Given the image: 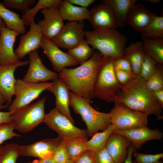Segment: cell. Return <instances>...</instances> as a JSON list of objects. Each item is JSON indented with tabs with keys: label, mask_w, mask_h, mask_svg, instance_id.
<instances>
[{
	"label": "cell",
	"mask_w": 163,
	"mask_h": 163,
	"mask_svg": "<svg viewBox=\"0 0 163 163\" xmlns=\"http://www.w3.org/2000/svg\"><path fill=\"white\" fill-rule=\"evenodd\" d=\"M114 102L116 105L148 115L153 114L158 119H163V108L146 81L139 75L122 85Z\"/></svg>",
	"instance_id": "cell-1"
},
{
	"label": "cell",
	"mask_w": 163,
	"mask_h": 163,
	"mask_svg": "<svg viewBox=\"0 0 163 163\" xmlns=\"http://www.w3.org/2000/svg\"><path fill=\"white\" fill-rule=\"evenodd\" d=\"M103 57L95 51L89 59L79 66L64 69L59 73V78L71 92L90 102L95 97L94 87Z\"/></svg>",
	"instance_id": "cell-2"
},
{
	"label": "cell",
	"mask_w": 163,
	"mask_h": 163,
	"mask_svg": "<svg viewBox=\"0 0 163 163\" xmlns=\"http://www.w3.org/2000/svg\"><path fill=\"white\" fill-rule=\"evenodd\" d=\"M85 40L93 49L103 56L116 59L123 57L127 39L116 29L85 31Z\"/></svg>",
	"instance_id": "cell-3"
},
{
	"label": "cell",
	"mask_w": 163,
	"mask_h": 163,
	"mask_svg": "<svg viewBox=\"0 0 163 163\" xmlns=\"http://www.w3.org/2000/svg\"><path fill=\"white\" fill-rule=\"evenodd\" d=\"M69 94L70 106L85 122L88 136H92L99 130L104 131L111 124L110 112H99L93 107L86 99L70 91Z\"/></svg>",
	"instance_id": "cell-4"
},
{
	"label": "cell",
	"mask_w": 163,
	"mask_h": 163,
	"mask_svg": "<svg viewBox=\"0 0 163 163\" xmlns=\"http://www.w3.org/2000/svg\"><path fill=\"white\" fill-rule=\"evenodd\" d=\"M114 59L103 56L94 87V97L107 102H114L122 86L115 74Z\"/></svg>",
	"instance_id": "cell-5"
},
{
	"label": "cell",
	"mask_w": 163,
	"mask_h": 163,
	"mask_svg": "<svg viewBox=\"0 0 163 163\" xmlns=\"http://www.w3.org/2000/svg\"><path fill=\"white\" fill-rule=\"evenodd\" d=\"M46 97L17 110L11 111L15 129L22 133H29L43 122L45 115Z\"/></svg>",
	"instance_id": "cell-6"
},
{
	"label": "cell",
	"mask_w": 163,
	"mask_h": 163,
	"mask_svg": "<svg viewBox=\"0 0 163 163\" xmlns=\"http://www.w3.org/2000/svg\"><path fill=\"white\" fill-rule=\"evenodd\" d=\"M43 122L56 132L58 137L62 140L67 141L76 138L88 140L86 130L75 126L56 107L45 114Z\"/></svg>",
	"instance_id": "cell-7"
},
{
	"label": "cell",
	"mask_w": 163,
	"mask_h": 163,
	"mask_svg": "<svg viewBox=\"0 0 163 163\" xmlns=\"http://www.w3.org/2000/svg\"><path fill=\"white\" fill-rule=\"evenodd\" d=\"M52 83L47 82H30L17 79L14 88L15 97L9 106L8 111H15L29 105L47 90Z\"/></svg>",
	"instance_id": "cell-8"
},
{
	"label": "cell",
	"mask_w": 163,
	"mask_h": 163,
	"mask_svg": "<svg viewBox=\"0 0 163 163\" xmlns=\"http://www.w3.org/2000/svg\"><path fill=\"white\" fill-rule=\"evenodd\" d=\"M110 123L114 130H125L147 126L148 116L115 105L110 112Z\"/></svg>",
	"instance_id": "cell-9"
},
{
	"label": "cell",
	"mask_w": 163,
	"mask_h": 163,
	"mask_svg": "<svg viewBox=\"0 0 163 163\" xmlns=\"http://www.w3.org/2000/svg\"><path fill=\"white\" fill-rule=\"evenodd\" d=\"M85 27L84 21H69L64 25L59 33L51 40L59 47L70 50L85 39Z\"/></svg>",
	"instance_id": "cell-10"
},
{
	"label": "cell",
	"mask_w": 163,
	"mask_h": 163,
	"mask_svg": "<svg viewBox=\"0 0 163 163\" xmlns=\"http://www.w3.org/2000/svg\"><path fill=\"white\" fill-rule=\"evenodd\" d=\"M88 20L94 30L116 29L118 28L114 11L105 0L91 8Z\"/></svg>",
	"instance_id": "cell-11"
},
{
	"label": "cell",
	"mask_w": 163,
	"mask_h": 163,
	"mask_svg": "<svg viewBox=\"0 0 163 163\" xmlns=\"http://www.w3.org/2000/svg\"><path fill=\"white\" fill-rule=\"evenodd\" d=\"M29 66L22 80L25 81L39 83L54 80L59 77V74L47 69L43 64L37 50L29 54Z\"/></svg>",
	"instance_id": "cell-12"
},
{
	"label": "cell",
	"mask_w": 163,
	"mask_h": 163,
	"mask_svg": "<svg viewBox=\"0 0 163 163\" xmlns=\"http://www.w3.org/2000/svg\"><path fill=\"white\" fill-rule=\"evenodd\" d=\"M40 47L50 61L53 70L59 73L67 67L75 66L78 64L67 53L61 50L51 40L43 37Z\"/></svg>",
	"instance_id": "cell-13"
},
{
	"label": "cell",
	"mask_w": 163,
	"mask_h": 163,
	"mask_svg": "<svg viewBox=\"0 0 163 163\" xmlns=\"http://www.w3.org/2000/svg\"><path fill=\"white\" fill-rule=\"evenodd\" d=\"M62 141L61 139L57 137L20 146V155L33 157L38 159L50 157L53 155Z\"/></svg>",
	"instance_id": "cell-14"
},
{
	"label": "cell",
	"mask_w": 163,
	"mask_h": 163,
	"mask_svg": "<svg viewBox=\"0 0 163 163\" xmlns=\"http://www.w3.org/2000/svg\"><path fill=\"white\" fill-rule=\"evenodd\" d=\"M29 63V60H27L20 61L15 64L0 65V93L8 105L11 103L12 97L15 95V85L17 81L14 76L15 70Z\"/></svg>",
	"instance_id": "cell-15"
},
{
	"label": "cell",
	"mask_w": 163,
	"mask_h": 163,
	"mask_svg": "<svg viewBox=\"0 0 163 163\" xmlns=\"http://www.w3.org/2000/svg\"><path fill=\"white\" fill-rule=\"evenodd\" d=\"M41 12L44 19L38 22L43 37L51 40L60 32L64 24L59 9L45 8Z\"/></svg>",
	"instance_id": "cell-16"
},
{
	"label": "cell",
	"mask_w": 163,
	"mask_h": 163,
	"mask_svg": "<svg viewBox=\"0 0 163 163\" xmlns=\"http://www.w3.org/2000/svg\"><path fill=\"white\" fill-rule=\"evenodd\" d=\"M30 26L28 31L21 36L19 45L14 50L15 54L19 59L40 47L43 37L41 30L34 21Z\"/></svg>",
	"instance_id": "cell-17"
},
{
	"label": "cell",
	"mask_w": 163,
	"mask_h": 163,
	"mask_svg": "<svg viewBox=\"0 0 163 163\" xmlns=\"http://www.w3.org/2000/svg\"><path fill=\"white\" fill-rule=\"evenodd\" d=\"M18 33L2 26L0 35V65L15 64L20 61L15 54L14 46Z\"/></svg>",
	"instance_id": "cell-18"
},
{
	"label": "cell",
	"mask_w": 163,
	"mask_h": 163,
	"mask_svg": "<svg viewBox=\"0 0 163 163\" xmlns=\"http://www.w3.org/2000/svg\"><path fill=\"white\" fill-rule=\"evenodd\" d=\"M113 132L126 137L136 149H139L147 141L152 140H161L163 137V133L159 129H152L147 126L125 130H114Z\"/></svg>",
	"instance_id": "cell-19"
},
{
	"label": "cell",
	"mask_w": 163,
	"mask_h": 163,
	"mask_svg": "<svg viewBox=\"0 0 163 163\" xmlns=\"http://www.w3.org/2000/svg\"><path fill=\"white\" fill-rule=\"evenodd\" d=\"M47 90L55 96V107L74 124L69 109L70 91L66 85L58 77L53 80Z\"/></svg>",
	"instance_id": "cell-20"
},
{
	"label": "cell",
	"mask_w": 163,
	"mask_h": 163,
	"mask_svg": "<svg viewBox=\"0 0 163 163\" xmlns=\"http://www.w3.org/2000/svg\"><path fill=\"white\" fill-rule=\"evenodd\" d=\"M130 144V141L126 137L113 132L105 148L116 163H124Z\"/></svg>",
	"instance_id": "cell-21"
},
{
	"label": "cell",
	"mask_w": 163,
	"mask_h": 163,
	"mask_svg": "<svg viewBox=\"0 0 163 163\" xmlns=\"http://www.w3.org/2000/svg\"><path fill=\"white\" fill-rule=\"evenodd\" d=\"M157 15L142 4H136L128 15L126 23L141 33Z\"/></svg>",
	"instance_id": "cell-22"
},
{
	"label": "cell",
	"mask_w": 163,
	"mask_h": 163,
	"mask_svg": "<svg viewBox=\"0 0 163 163\" xmlns=\"http://www.w3.org/2000/svg\"><path fill=\"white\" fill-rule=\"evenodd\" d=\"M145 55L142 42H134L125 47L123 57L129 61L132 72L134 75H139Z\"/></svg>",
	"instance_id": "cell-23"
},
{
	"label": "cell",
	"mask_w": 163,
	"mask_h": 163,
	"mask_svg": "<svg viewBox=\"0 0 163 163\" xmlns=\"http://www.w3.org/2000/svg\"><path fill=\"white\" fill-rule=\"evenodd\" d=\"M59 10L63 21H79L89 18V11L87 8L75 6L67 0L62 1Z\"/></svg>",
	"instance_id": "cell-24"
},
{
	"label": "cell",
	"mask_w": 163,
	"mask_h": 163,
	"mask_svg": "<svg viewBox=\"0 0 163 163\" xmlns=\"http://www.w3.org/2000/svg\"><path fill=\"white\" fill-rule=\"evenodd\" d=\"M0 17L7 28L22 35L25 34V26L20 15L6 8L0 1Z\"/></svg>",
	"instance_id": "cell-25"
},
{
	"label": "cell",
	"mask_w": 163,
	"mask_h": 163,
	"mask_svg": "<svg viewBox=\"0 0 163 163\" xmlns=\"http://www.w3.org/2000/svg\"><path fill=\"white\" fill-rule=\"evenodd\" d=\"M112 8L118 27L126 24L128 15L132 8L136 4V0H105Z\"/></svg>",
	"instance_id": "cell-26"
},
{
	"label": "cell",
	"mask_w": 163,
	"mask_h": 163,
	"mask_svg": "<svg viewBox=\"0 0 163 163\" xmlns=\"http://www.w3.org/2000/svg\"><path fill=\"white\" fill-rule=\"evenodd\" d=\"M142 43L145 54L163 67V38L145 39Z\"/></svg>",
	"instance_id": "cell-27"
},
{
	"label": "cell",
	"mask_w": 163,
	"mask_h": 163,
	"mask_svg": "<svg viewBox=\"0 0 163 163\" xmlns=\"http://www.w3.org/2000/svg\"><path fill=\"white\" fill-rule=\"evenodd\" d=\"M114 129V126L110 124L102 132L94 134L91 139L85 142L88 150L95 153L105 148L109 137Z\"/></svg>",
	"instance_id": "cell-28"
},
{
	"label": "cell",
	"mask_w": 163,
	"mask_h": 163,
	"mask_svg": "<svg viewBox=\"0 0 163 163\" xmlns=\"http://www.w3.org/2000/svg\"><path fill=\"white\" fill-rule=\"evenodd\" d=\"M61 0H39L34 7L23 13L21 17L25 26H29L34 21V17L41 9L45 8L59 9Z\"/></svg>",
	"instance_id": "cell-29"
},
{
	"label": "cell",
	"mask_w": 163,
	"mask_h": 163,
	"mask_svg": "<svg viewBox=\"0 0 163 163\" xmlns=\"http://www.w3.org/2000/svg\"><path fill=\"white\" fill-rule=\"evenodd\" d=\"M95 52L84 39L75 47L68 50V53L81 65L89 59Z\"/></svg>",
	"instance_id": "cell-30"
},
{
	"label": "cell",
	"mask_w": 163,
	"mask_h": 163,
	"mask_svg": "<svg viewBox=\"0 0 163 163\" xmlns=\"http://www.w3.org/2000/svg\"><path fill=\"white\" fill-rule=\"evenodd\" d=\"M141 33L143 40L163 38V16H155Z\"/></svg>",
	"instance_id": "cell-31"
},
{
	"label": "cell",
	"mask_w": 163,
	"mask_h": 163,
	"mask_svg": "<svg viewBox=\"0 0 163 163\" xmlns=\"http://www.w3.org/2000/svg\"><path fill=\"white\" fill-rule=\"evenodd\" d=\"M20 146L15 143L7 144L0 148V163H16L20 156Z\"/></svg>",
	"instance_id": "cell-32"
},
{
	"label": "cell",
	"mask_w": 163,
	"mask_h": 163,
	"mask_svg": "<svg viewBox=\"0 0 163 163\" xmlns=\"http://www.w3.org/2000/svg\"><path fill=\"white\" fill-rule=\"evenodd\" d=\"M87 141L83 139L76 138L66 141V147L69 159L74 161L88 150L85 144Z\"/></svg>",
	"instance_id": "cell-33"
},
{
	"label": "cell",
	"mask_w": 163,
	"mask_h": 163,
	"mask_svg": "<svg viewBox=\"0 0 163 163\" xmlns=\"http://www.w3.org/2000/svg\"><path fill=\"white\" fill-rule=\"evenodd\" d=\"M158 64L145 54L139 75L146 81L156 72L157 69Z\"/></svg>",
	"instance_id": "cell-34"
},
{
	"label": "cell",
	"mask_w": 163,
	"mask_h": 163,
	"mask_svg": "<svg viewBox=\"0 0 163 163\" xmlns=\"http://www.w3.org/2000/svg\"><path fill=\"white\" fill-rule=\"evenodd\" d=\"M158 64L156 72L146 81L148 87L153 91L163 89V67Z\"/></svg>",
	"instance_id": "cell-35"
},
{
	"label": "cell",
	"mask_w": 163,
	"mask_h": 163,
	"mask_svg": "<svg viewBox=\"0 0 163 163\" xmlns=\"http://www.w3.org/2000/svg\"><path fill=\"white\" fill-rule=\"evenodd\" d=\"M35 0H3L2 4L6 8L22 11L23 13L28 11L30 6L33 5Z\"/></svg>",
	"instance_id": "cell-36"
},
{
	"label": "cell",
	"mask_w": 163,
	"mask_h": 163,
	"mask_svg": "<svg viewBox=\"0 0 163 163\" xmlns=\"http://www.w3.org/2000/svg\"><path fill=\"white\" fill-rule=\"evenodd\" d=\"M133 156L136 163H163L159 161L163 158V153L154 155L144 154L137 152L135 149Z\"/></svg>",
	"instance_id": "cell-37"
},
{
	"label": "cell",
	"mask_w": 163,
	"mask_h": 163,
	"mask_svg": "<svg viewBox=\"0 0 163 163\" xmlns=\"http://www.w3.org/2000/svg\"><path fill=\"white\" fill-rule=\"evenodd\" d=\"M15 127L12 122L0 124V148L1 145L5 141L15 137L20 136L14 132Z\"/></svg>",
	"instance_id": "cell-38"
},
{
	"label": "cell",
	"mask_w": 163,
	"mask_h": 163,
	"mask_svg": "<svg viewBox=\"0 0 163 163\" xmlns=\"http://www.w3.org/2000/svg\"><path fill=\"white\" fill-rule=\"evenodd\" d=\"M66 141L62 140L53 155L56 163H65L69 159L66 147Z\"/></svg>",
	"instance_id": "cell-39"
},
{
	"label": "cell",
	"mask_w": 163,
	"mask_h": 163,
	"mask_svg": "<svg viewBox=\"0 0 163 163\" xmlns=\"http://www.w3.org/2000/svg\"><path fill=\"white\" fill-rule=\"evenodd\" d=\"M95 163H116L105 148L94 153Z\"/></svg>",
	"instance_id": "cell-40"
},
{
	"label": "cell",
	"mask_w": 163,
	"mask_h": 163,
	"mask_svg": "<svg viewBox=\"0 0 163 163\" xmlns=\"http://www.w3.org/2000/svg\"><path fill=\"white\" fill-rule=\"evenodd\" d=\"M115 72L118 81L122 85L126 84L136 75L130 71L115 70Z\"/></svg>",
	"instance_id": "cell-41"
},
{
	"label": "cell",
	"mask_w": 163,
	"mask_h": 163,
	"mask_svg": "<svg viewBox=\"0 0 163 163\" xmlns=\"http://www.w3.org/2000/svg\"><path fill=\"white\" fill-rule=\"evenodd\" d=\"M113 66L115 70L132 72L130 62L124 57L114 59Z\"/></svg>",
	"instance_id": "cell-42"
},
{
	"label": "cell",
	"mask_w": 163,
	"mask_h": 163,
	"mask_svg": "<svg viewBox=\"0 0 163 163\" xmlns=\"http://www.w3.org/2000/svg\"><path fill=\"white\" fill-rule=\"evenodd\" d=\"M75 163H95L94 153L87 150L74 160Z\"/></svg>",
	"instance_id": "cell-43"
},
{
	"label": "cell",
	"mask_w": 163,
	"mask_h": 163,
	"mask_svg": "<svg viewBox=\"0 0 163 163\" xmlns=\"http://www.w3.org/2000/svg\"><path fill=\"white\" fill-rule=\"evenodd\" d=\"M72 4L78 5L82 7L87 8L95 2L94 0H67Z\"/></svg>",
	"instance_id": "cell-44"
},
{
	"label": "cell",
	"mask_w": 163,
	"mask_h": 163,
	"mask_svg": "<svg viewBox=\"0 0 163 163\" xmlns=\"http://www.w3.org/2000/svg\"><path fill=\"white\" fill-rule=\"evenodd\" d=\"M11 112H2L0 110V124L12 122Z\"/></svg>",
	"instance_id": "cell-45"
},
{
	"label": "cell",
	"mask_w": 163,
	"mask_h": 163,
	"mask_svg": "<svg viewBox=\"0 0 163 163\" xmlns=\"http://www.w3.org/2000/svg\"><path fill=\"white\" fill-rule=\"evenodd\" d=\"M153 92L155 99L163 108V89L153 91Z\"/></svg>",
	"instance_id": "cell-46"
},
{
	"label": "cell",
	"mask_w": 163,
	"mask_h": 163,
	"mask_svg": "<svg viewBox=\"0 0 163 163\" xmlns=\"http://www.w3.org/2000/svg\"><path fill=\"white\" fill-rule=\"evenodd\" d=\"M135 149L130 143L128 148V155L124 163H136L132 159L133 154Z\"/></svg>",
	"instance_id": "cell-47"
},
{
	"label": "cell",
	"mask_w": 163,
	"mask_h": 163,
	"mask_svg": "<svg viewBox=\"0 0 163 163\" xmlns=\"http://www.w3.org/2000/svg\"><path fill=\"white\" fill-rule=\"evenodd\" d=\"M32 162L34 163H56L53 155L49 158L36 159Z\"/></svg>",
	"instance_id": "cell-48"
},
{
	"label": "cell",
	"mask_w": 163,
	"mask_h": 163,
	"mask_svg": "<svg viewBox=\"0 0 163 163\" xmlns=\"http://www.w3.org/2000/svg\"><path fill=\"white\" fill-rule=\"evenodd\" d=\"M5 102V100L0 93V110L2 108L6 107L8 106V105H4Z\"/></svg>",
	"instance_id": "cell-49"
},
{
	"label": "cell",
	"mask_w": 163,
	"mask_h": 163,
	"mask_svg": "<svg viewBox=\"0 0 163 163\" xmlns=\"http://www.w3.org/2000/svg\"><path fill=\"white\" fill-rule=\"evenodd\" d=\"M4 24L2 19L0 17V35L1 34L2 27L3 25Z\"/></svg>",
	"instance_id": "cell-50"
},
{
	"label": "cell",
	"mask_w": 163,
	"mask_h": 163,
	"mask_svg": "<svg viewBox=\"0 0 163 163\" xmlns=\"http://www.w3.org/2000/svg\"><path fill=\"white\" fill-rule=\"evenodd\" d=\"M153 4H156L161 1L160 0H147Z\"/></svg>",
	"instance_id": "cell-51"
},
{
	"label": "cell",
	"mask_w": 163,
	"mask_h": 163,
	"mask_svg": "<svg viewBox=\"0 0 163 163\" xmlns=\"http://www.w3.org/2000/svg\"><path fill=\"white\" fill-rule=\"evenodd\" d=\"M65 163H75L74 160L68 159Z\"/></svg>",
	"instance_id": "cell-52"
},
{
	"label": "cell",
	"mask_w": 163,
	"mask_h": 163,
	"mask_svg": "<svg viewBox=\"0 0 163 163\" xmlns=\"http://www.w3.org/2000/svg\"><path fill=\"white\" fill-rule=\"evenodd\" d=\"M28 163H34L33 162H29Z\"/></svg>",
	"instance_id": "cell-53"
}]
</instances>
